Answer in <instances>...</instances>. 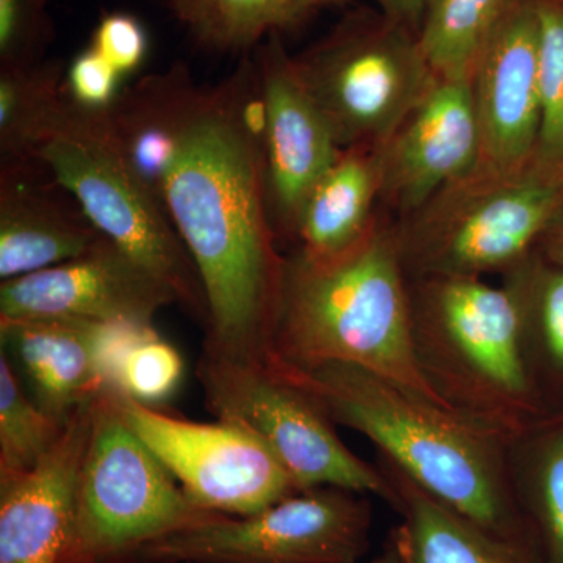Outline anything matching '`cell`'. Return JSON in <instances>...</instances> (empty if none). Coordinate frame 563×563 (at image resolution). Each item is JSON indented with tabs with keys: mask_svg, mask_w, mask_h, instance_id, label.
<instances>
[{
	"mask_svg": "<svg viewBox=\"0 0 563 563\" xmlns=\"http://www.w3.org/2000/svg\"><path fill=\"white\" fill-rule=\"evenodd\" d=\"M176 292L107 236L80 257L0 284V321L154 325Z\"/></svg>",
	"mask_w": 563,
	"mask_h": 563,
	"instance_id": "5bb4252c",
	"label": "cell"
},
{
	"mask_svg": "<svg viewBox=\"0 0 563 563\" xmlns=\"http://www.w3.org/2000/svg\"><path fill=\"white\" fill-rule=\"evenodd\" d=\"M213 514L187 498L129 428L110 388L99 393L62 563H125L143 544Z\"/></svg>",
	"mask_w": 563,
	"mask_h": 563,
	"instance_id": "52a82bcc",
	"label": "cell"
},
{
	"mask_svg": "<svg viewBox=\"0 0 563 563\" xmlns=\"http://www.w3.org/2000/svg\"><path fill=\"white\" fill-rule=\"evenodd\" d=\"M422 372L459 413L517 443L553 415L526 362L512 296L477 277H409Z\"/></svg>",
	"mask_w": 563,
	"mask_h": 563,
	"instance_id": "277c9868",
	"label": "cell"
},
{
	"mask_svg": "<svg viewBox=\"0 0 563 563\" xmlns=\"http://www.w3.org/2000/svg\"><path fill=\"white\" fill-rule=\"evenodd\" d=\"M391 485L388 504L399 515L374 563H543L539 548L485 531L410 479L379 454Z\"/></svg>",
	"mask_w": 563,
	"mask_h": 563,
	"instance_id": "ac0fdd59",
	"label": "cell"
},
{
	"mask_svg": "<svg viewBox=\"0 0 563 563\" xmlns=\"http://www.w3.org/2000/svg\"><path fill=\"white\" fill-rule=\"evenodd\" d=\"M98 325L70 320L0 321L2 346L21 363L36 402L46 412L66 420L106 390L96 351Z\"/></svg>",
	"mask_w": 563,
	"mask_h": 563,
	"instance_id": "d6986e66",
	"label": "cell"
},
{
	"mask_svg": "<svg viewBox=\"0 0 563 563\" xmlns=\"http://www.w3.org/2000/svg\"><path fill=\"white\" fill-rule=\"evenodd\" d=\"M102 239L43 162H0V279L62 265Z\"/></svg>",
	"mask_w": 563,
	"mask_h": 563,
	"instance_id": "e0dca14e",
	"label": "cell"
},
{
	"mask_svg": "<svg viewBox=\"0 0 563 563\" xmlns=\"http://www.w3.org/2000/svg\"><path fill=\"white\" fill-rule=\"evenodd\" d=\"M266 362L433 498L485 531L540 550L515 483V442L501 432L358 366Z\"/></svg>",
	"mask_w": 563,
	"mask_h": 563,
	"instance_id": "7a4b0ae2",
	"label": "cell"
},
{
	"mask_svg": "<svg viewBox=\"0 0 563 563\" xmlns=\"http://www.w3.org/2000/svg\"><path fill=\"white\" fill-rule=\"evenodd\" d=\"M38 161L103 236L165 282L180 306L206 322V295L195 262L165 206L124 151L110 109H84L66 96Z\"/></svg>",
	"mask_w": 563,
	"mask_h": 563,
	"instance_id": "5b68a950",
	"label": "cell"
},
{
	"mask_svg": "<svg viewBox=\"0 0 563 563\" xmlns=\"http://www.w3.org/2000/svg\"><path fill=\"white\" fill-rule=\"evenodd\" d=\"M558 210H563V185H562V188H561V196H559ZM558 210H555V211H558Z\"/></svg>",
	"mask_w": 563,
	"mask_h": 563,
	"instance_id": "836d02e7",
	"label": "cell"
},
{
	"mask_svg": "<svg viewBox=\"0 0 563 563\" xmlns=\"http://www.w3.org/2000/svg\"><path fill=\"white\" fill-rule=\"evenodd\" d=\"M373 2L376 3L377 10L418 35L428 0H373Z\"/></svg>",
	"mask_w": 563,
	"mask_h": 563,
	"instance_id": "1f68e13d",
	"label": "cell"
},
{
	"mask_svg": "<svg viewBox=\"0 0 563 563\" xmlns=\"http://www.w3.org/2000/svg\"><path fill=\"white\" fill-rule=\"evenodd\" d=\"M361 495L317 487L246 517L213 514L143 544L125 563H361L373 526Z\"/></svg>",
	"mask_w": 563,
	"mask_h": 563,
	"instance_id": "30bf717a",
	"label": "cell"
},
{
	"mask_svg": "<svg viewBox=\"0 0 563 563\" xmlns=\"http://www.w3.org/2000/svg\"><path fill=\"white\" fill-rule=\"evenodd\" d=\"M292 60L343 150L383 144L439 77L417 33L377 9L347 10Z\"/></svg>",
	"mask_w": 563,
	"mask_h": 563,
	"instance_id": "ba28073f",
	"label": "cell"
},
{
	"mask_svg": "<svg viewBox=\"0 0 563 563\" xmlns=\"http://www.w3.org/2000/svg\"><path fill=\"white\" fill-rule=\"evenodd\" d=\"M548 2H553L555 5L562 7L563 9V0H548Z\"/></svg>",
	"mask_w": 563,
	"mask_h": 563,
	"instance_id": "e575fe53",
	"label": "cell"
},
{
	"mask_svg": "<svg viewBox=\"0 0 563 563\" xmlns=\"http://www.w3.org/2000/svg\"><path fill=\"white\" fill-rule=\"evenodd\" d=\"M477 129V168L531 166L542 125V24L537 0H510L468 77Z\"/></svg>",
	"mask_w": 563,
	"mask_h": 563,
	"instance_id": "7c38bea8",
	"label": "cell"
},
{
	"mask_svg": "<svg viewBox=\"0 0 563 563\" xmlns=\"http://www.w3.org/2000/svg\"><path fill=\"white\" fill-rule=\"evenodd\" d=\"M111 393L129 428L199 509L246 517L299 493L279 459L246 429L224 420L188 421Z\"/></svg>",
	"mask_w": 563,
	"mask_h": 563,
	"instance_id": "8fae6325",
	"label": "cell"
},
{
	"mask_svg": "<svg viewBox=\"0 0 563 563\" xmlns=\"http://www.w3.org/2000/svg\"><path fill=\"white\" fill-rule=\"evenodd\" d=\"M379 199L376 147H346L303 203L296 250L317 258L346 251L372 228Z\"/></svg>",
	"mask_w": 563,
	"mask_h": 563,
	"instance_id": "ffe728a7",
	"label": "cell"
},
{
	"mask_svg": "<svg viewBox=\"0 0 563 563\" xmlns=\"http://www.w3.org/2000/svg\"><path fill=\"white\" fill-rule=\"evenodd\" d=\"M66 420L32 401L21 387L5 352L0 355V479L38 465L58 442Z\"/></svg>",
	"mask_w": 563,
	"mask_h": 563,
	"instance_id": "484cf974",
	"label": "cell"
},
{
	"mask_svg": "<svg viewBox=\"0 0 563 563\" xmlns=\"http://www.w3.org/2000/svg\"><path fill=\"white\" fill-rule=\"evenodd\" d=\"M547 261L563 266V210L554 213L553 220L543 232L536 247Z\"/></svg>",
	"mask_w": 563,
	"mask_h": 563,
	"instance_id": "d6a6232c",
	"label": "cell"
},
{
	"mask_svg": "<svg viewBox=\"0 0 563 563\" xmlns=\"http://www.w3.org/2000/svg\"><path fill=\"white\" fill-rule=\"evenodd\" d=\"M266 357L291 366L346 363L454 410L432 387L413 340L409 277L395 218L379 206L372 228L332 257L285 255ZM457 412V410H454Z\"/></svg>",
	"mask_w": 563,
	"mask_h": 563,
	"instance_id": "3957f363",
	"label": "cell"
},
{
	"mask_svg": "<svg viewBox=\"0 0 563 563\" xmlns=\"http://www.w3.org/2000/svg\"><path fill=\"white\" fill-rule=\"evenodd\" d=\"M521 325L532 383L553 417H563V266L533 250L503 274Z\"/></svg>",
	"mask_w": 563,
	"mask_h": 563,
	"instance_id": "7402d4cb",
	"label": "cell"
},
{
	"mask_svg": "<svg viewBox=\"0 0 563 563\" xmlns=\"http://www.w3.org/2000/svg\"><path fill=\"white\" fill-rule=\"evenodd\" d=\"M539 2L542 24V125L531 168L563 185V9Z\"/></svg>",
	"mask_w": 563,
	"mask_h": 563,
	"instance_id": "4316f807",
	"label": "cell"
},
{
	"mask_svg": "<svg viewBox=\"0 0 563 563\" xmlns=\"http://www.w3.org/2000/svg\"><path fill=\"white\" fill-rule=\"evenodd\" d=\"M347 0H166L192 44L210 54H252L269 36L290 35Z\"/></svg>",
	"mask_w": 563,
	"mask_h": 563,
	"instance_id": "44dd1931",
	"label": "cell"
},
{
	"mask_svg": "<svg viewBox=\"0 0 563 563\" xmlns=\"http://www.w3.org/2000/svg\"><path fill=\"white\" fill-rule=\"evenodd\" d=\"M52 0H0V69L25 68L46 60L57 31Z\"/></svg>",
	"mask_w": 563,
	"mask_h": 563,
	"instance_id": "83f0119b",
	"label": "cell"
},
{
	"mask_svg": "<svg viewBox=\"0 0 563 563\" xmlns=\"http://www.w3.org/2000/svg\"><path fill=\"white\" fill-rule=\"evenodd\" d=\"M198 379L210 412L262 440L299 492L336 487L390 501L391 485L383 470L352 453L324 410L265 358L203 350Z\"/></svg>",
	"mask_w": 563,
	"mask_h": 563,
	"instance_id": "9c48e42d",
	"label": "cell"
},
{
	"mask_svg": "<svg viewBox=\"0 0 563 563\" xmlns=\"http://www.w3.org/2000/svg\"><path fill=\"white\" fill-rule=\"evenodd\" d=\"M512 463L543 563H563V417L518 440Z\"/></svg>",
	"mask_w": 563,
	"mask_h": 563,
	"instance_id": "cb8c5ba5",
	"label": "cell"
},
{
	"mask_svg": "<svg viewBox=\"0 0 563 563\" xmlns=\"http://www.w3.org/2000/svg\"><path fill=\"white\" fill-rule=\"evenodd\" d=\"M561 188L531 166L512 174L476 166L395 218L407 277L503 276L536 250L558 210Z\"/></svg>",
	"mask_w": 563,
	"mask_h": 563,
	"instance_id": "8992f818",
	"label": "cell"
},
{
	"mask_svg": "<svg viewBox=\"0 0 563 563\" xmlns=\"http://www.w3.org/2000/svg\"><path fill=\"white\" fill-rule=\"evenodd\" d=\"M92 401L69 415L60 439L35 468L0 479V563H62L90 440Z\"/></svg>",
	"mask_w": 563,
	"mask_h": 563,
	"instance_id": "2e32d148",
	"label": "cell"
},
{
	"mask_svg": "<svg viewBox=\"0 0 563 563\" xmlns=\"http://www.w3.org/2000/svg\"><path fill=\"white\" fill-rule=\"evenodd\" d=\"M125 90L162 132L158 195L201 277L203 350L263 361L272 346L285 255L266 198L252 54L217 85H199L176 62Z\"/></svg>",
	"mask_w": 563,
	"mask_h": 563,
	"instance_id": "6da1fadb",
	"label": "cell"
},
{
	"mask_svg": "<svg viewBox=\"0 0 563 563\" xmlns=\"http://www.w3.org/2000/svg\"><path fill=\"white\" fill-rule=\"evenodd\" d=\"M184 362L172 344L158 332L147 336L131 351L120 374V390L136 401L163 402L179 387Z\"/></svg>",
	"mask_w": 563,
	"mask_h": 563,
	"instance_id": "f1b7e54d",
	"label": "cell"
},
{
	"mask_svg": "<svg viewBox=\"0 0 563 563\" xmlns=\"http://www.w3.org/2000/svg\"><path fill=\"white\" fill-rule=\"evenodd\" d=\"M65 68L44 60L0 69V162H29L52 131L66 102Z\"/></svg>",
	"mask_w": 563,
	"mask_h": 563,
	"instance_id": "603a6c76",
	"label": "cell"
},
{
	"mask_svg": "<svg viewBox=\"0 0 563 563\" xmlns=\"http://www.w3.org/2000/svg\"><path fill=\"white\" fill-rule=\"evenodd\" d=\"M252 60L261 90L269 214L279 240H296L303 203L343 147L299 79L284 36L263 41Z\"/></svg>",
	"mask_w": 563,
	"mask_h": 563,
	"instance_id": "4fadbf2b",
	"label": "cell"
},
{
	"mask_svg": "<svg viewBox=\"0 0 563 563\" xmlns=\"http://www.w3.org/2000/svg\"><path fill=\"white\" fill-rule=\"evenodd\" d=\"M379 206L401 218L479 162V129L468 81L437 77L396 131L376 147Z\"/></svg>",
	"mask_w": 563,
	"mask_h": 563,
	"instance_id": "9a60e30c",
	"label": "cell"
},
{
	"mask_svg": "<svg viewBox=\"0 0 563 563\" xmlns=\"http://www.w3.org/2000/svg\"><path fill=\"white\" fill-rule=\"evenodd\" d=\"M121 76L103 60L98 52L88 47L69 63L65 73L66 96L91 110H107L117 101Z\"/></svg>",
	"mask_w": 563,
	"mask_h": 563,
	"instance_id": "4dcf8cb0",
	"label": "cell"
},
{
	"mask_svg": "<svg viewBox=\"0 0 563 563\" xmlns=\"http://www.w3.org/2000/svg\"><path fill=\"white\" fill-rule=\"evenodd\" d=\"M90 47L121 77L129 76L146 60L150 36L139 18L125 11H111L96 25Z\"/></svg>",
	"mask_w": 563,
	"mask_h": 563,
	"instance_id": "f546056e",
	"label": "cell"
},
{
	"mask_svg": "<svg viewBox=\"0 0 563 563\" xmlns=\"http://www.w3.org/2000/svg\"><path fill=\"white\" fill-rule=\"evenodd\" d=\"M509 3L510 0H428L418 40L433 73L443 79L466 80Z\"/></svg>",
	"mask_w": 563,
	"mask_h": 563,
	"instance_id": "d4e9b609",
	"label": "cell"
}]
</instances>
